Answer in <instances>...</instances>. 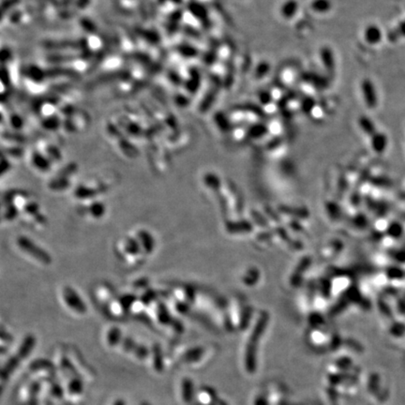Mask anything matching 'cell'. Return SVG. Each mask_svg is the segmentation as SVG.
Wrapping results in <instances>:
<instances>
[{
    "label": "cell",
    "mask_w": 405,
    "mask_h": 405,
    "mask_svg": "<svg viewBox=\"0 0 405 405\" xmlns=\"http://www.w3.org/2000/svg\"><path fill=\"white\" fill-rule=\"evenodd\" d=\"M401 35H403V36H405V22H403L401 25H400V27L398 28V30H397Z\"/></svg>",
    "instance_id": "cell-9"
},
{
    "label": "cell",
    "mask_w": 405,
    "mask_h": 405,
    "mask_svg": "<svg viewBox=\"0 0 405 405\" xmlns=\"http://www.w3.org/2000/svg\"><path fill=\"white\" fill-rule=\"evenodd\" d=\"M387 144V136L383 134L375 133L371 137V145L374 151L382 153L386 149Z\"/></svg>",
    "instance_id": "cell-5"
},
{
    "label": "cell",
    "mask_w": 405,
    "mask_h": 405,
    "mask_svg": "<svg viewBox=\"0 0 405 405\" xmlns=\"http://www.w3.org/2000/svg\"><path fill=\"white\" fill-rule=\"evenodd\" d=\"M76 195L79 197V198H91V197H93L94 195H95V191L93 190V189H87V188H85V187H80L79 189L76 190Z\"/></svg>",
    "instance_id": "cell-8"
},
{
    "label": "cell",
    "mask_w": 405,
    "mask_h": 405,
    "mask_svg": "<svg viewBox=\"0 0 405 405\" xmlns=\"http://www.w3.org/2000/svg\"><path fill=\"white\" fill-rule=\"evenodd\" d=\"M365 39L369 45H377L382 40V32L376 26H369L365 30Z\"/></svg>",
    "instance_id": "cell-4"
},
{
    "label": "cell",
    "mask_w": 405,
    "mask_h": 405,
    "mask_svg": "<svg viewBox=\"0 0 405 405\" xmlns=\"http://www.w3.org/2000/svg\"><path fill=\"white\" fill-rule=\"evenodd\" d=\"M360 125L366 134L369 135H373L375 134V128L369 117H361L360 119Z\"/></svg>",
    "instance_id": "cell-6"
},
{
    "label": "cell",
    "mask_w": 405,
    "mask_h": 405,
    "mask_svg": "<svg viewBox=\"0 0 405 405\" xmlns=\"http://www.w3.org/2000/svg\"><path fill=\"white\" fill-rule=\"evenodd\" d=\"M362 91L364 99L369 108H374L377 105V94L372 83L369 79L364 80L362 83Z\"/></svg>",
    "instance_id": "cell-3"
},
{
    "label": "cell",
    "mask_w": 405,
    "mask_h": 405,
    "mask_svg": "<svg viewBox=\"0 0 405 405\" xmlns=\"http://www.w3.org/2000/svg\"><path fill=\"white\" fill-rule=\"evenodd\" d=\"M63 298L65 303L72 311L78 314H85L87 312V305L83 301L80 296L72 287H65L63 291Z\"/></svg>",
    "instance_id": "cell-2"
},
{
    "label": "cell",
    "mask_w": 405,
    "mask_h": 405,
    "mask_svg": "<svg viewBox=\"0 0 405 405\" xmlns=\"http://www.w3.org/2000/svg\"><path fill=\"white\" fill-rule=\"evenodd\" d=\"M90 209V213H91L93 216L96 217V218L102 216V215L104 214V212H105L104 206H103L102 204H100L99 202L91 205Z\"/></svg>",
    "instance_id": "cell-7"
},
{
    "label": "cell",
    "mask_w": 405,
    "mask_h": 405,
    "mask_svg": "<svg viewBox=\"0 0 405 405\" xmlns=\"http://www.w3.org/2000/svg\"><path fill=\"white\" fill-rule=\"evenodd\" d=\"M17 244L19 248L24 251V252L29 254L32 258L36 259L39 262H41L44 265H50L52 262V258L49 255V253L45 252L40 246H38L36 243H34L31 239H29L27 236H19L17 239Z\"/></svg>",
    "instance_id": "cell-1"
}]
</instances>
